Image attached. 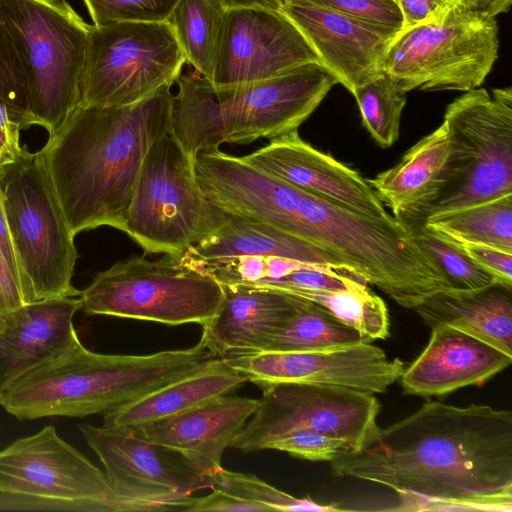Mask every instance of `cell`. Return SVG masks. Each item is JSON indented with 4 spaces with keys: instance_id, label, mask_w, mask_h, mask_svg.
Returning <instances> with one entry per match:
<instances>
[{
    "instance_id": "cell-7",
    "label": "cell",
    "mask_w": 512,
    "mask_h": 512,
    "mask_svg": "<svg viewBox=\"0 0 512 512\" xmlns=\"http://www.w3.org/2000/svg\"><path fill=\"white\" fill-rule=\"evenodd\" d=\"M25 61L34 125L49 135L79 104L90 26L66 0H0Z\"/></svg>"
},
{
    "instance_id": "cell-15",
    "label": "cell",
    "mask_w": 512,
    "mask_h": 512,
    "mask_svg": "<svg viewBox=\"0 0 512 512\" xmlns=\"http://www.w3.org/2000/svg\"><path fill=\"white\" fill-rule=\"evenodd\" d=\"M249 382L334 385L382 394L405 369L399 358L390 359L381 348L359 344L322 351H259L223 357Z\"/></svg>"
},
{
    "instance_id": "cell-1",
    "label": "cell",
    "mask_w": 512,
    "mask_h": 512,
    "mask_svg": "<svg viewBox=\"0 0 512 512\" xmlns=\"http://www.w3.org/2000/svg\"><path fill=\"white\" fill-rule=\"evenodd\" d=\"M331 463L396 492L399 510L511 512L512 412L426 402Z\"/></svg>"
},
{
    "instance_id": "cell-14",
    "label": "cell",
    "mask_w": 512,
    "mask_h": 512,
    "mask_svg": "<svg viewBox=\"0 0 512 512\" xmlns=\"http://www.w3.org/2000/svg\"><path fill=\"white\" fill-rule=\"evenodd\" d=\"M0 493L119 512L103 471L63 440L53 426L0 451Z\"/></svg>"
},
{
    "instance_id": "cell-10",
    "label": "cell",
    "mask_w": 512,
    "mask_h": 512,
    "mask_svg": "<svg viewBox=\"0 0 512 512\" xmlns=\"http://www.w3.org/2000/svg\"><path fill=\"white\" fill-rule=\"evenodd\" d=\"M496 18L454 10L437 22L402 30L381 65L405 93L480 87L498 57Z\"/></svg>"
},
{
    "instance_id": "cell-17",
    "label": "cell",
    "mask_w": 512,
    "mask_h": 512,
    "mask_svg": "<svg viewBox=\"0 0 512 512\" xmlns=\"http://www.w3.org/2000/svg\"><path fill=\"white\" fill-rule=\"evenodd\" d=\"M253 167L360 214L390 220L374 189L356 170L301 139L297 131L241 157Z\"/></svg>"
},
{
    "instance_id": "cell-6",
    "label": "cell",
    "mask_w": 512,
    "mask_h": 512,
    "mask_svg": "<svg viewBox=\"0 0 512 512\" xmlns=\"http://www.w3.org/2000/svg\"><path fill=\"white\" fill-rule=\"evenodd\" d=\"M0 187L25 304L78 297L74 235L40 151L0 168Z\"/></svg>"
},
{
    "instance_id": "cell-32",
    "label": "cell",
    "mask_w": 512,
    "mask_h": 512,
    "mask_svg": "<svg viewBox=\"0 0 512 512\" xmlns=\"http://www.w3.org/2000/svg\"><path fill=\"white\" fill-rule=\"evenodd\" d=\"M213 488L260 504L270 511H342L335 504H323L309 498H297L250 474L224 468L210 475Z\"/></svg>"
},
{
    "instance_id": "cell-43",
    "label": "cell",
    "mask_w": 512,
    "mask_h": 512,
    "mask_svg": "<svg viewBox=\"0 0 512 512\" xmlns=\"http://www.w3.org/2000/svg\"><path fill=\"white\" fill-rule=\"evenodd\" d=\"M0 251L4 257V260L7 264L10 272L12 273L13 277L16 279V281L18 282V284L20 286L17 262H16V257H15L11 237H10L6 214H5L1 187H0Z\"/></svg>"
},
{
    "instance_id": "cell-22",
    "label": "cell",
    "mask_w": 512,
    "mask_h": 512,
    "mask_svg": "<svg viewBox=\"0 0 512 512\" xmlns=\"http://www.w3.org/2000/svg\"><path fill=\"white\" fill-rule=\"evenodd\" d=\"M78 310V297H63L0 314V387L75 341L73 317Z\"/></svg>"
},
{
    "instance_id": "cell-18",
    "label": "cell",
    "mask_w": 512,
    "mask_h": 512,
    "mask_svg": "<svg viewBox=\"0 0 512 512\" xmlns=\"http://www.w3.org/2000/svg\"><path fill=\"white\" fill-rule=\"evenodd\" d=\"M281 11L301 31L320 63L352 95L382 73L393 37L305 0H283Z\"/></svg>"
},
{
    "instance_id": "cell-9",
    "label": "cell",
    "mask_w": 512,
    "mask_h": 512,
    "mask_svg": "<svg viewBox=\"0 0 512 512\" xmlns=\"http://www.w3.org/2000/svg\"><path fill=\"white\" fill-rule=\"evenodd\" d=\"M226 211L201 189L192 156L167 133L141 165L124 231L145 253L183 255L208 239Z\"/></svg>"
},
{
    "instance_id": "cell-41",
    "label": "cell",
    "mask_w": 512,
    "mask_h": 512,
    "mask_svg": "<svg viewBox=\"0 0 512 512\" xmlns=\"http://www.w3.org/2000/svg\"><path fill=\"white\" fill-rule=\"evenodd\" d=\"M23 129L6 105L0 101V168L17 161L25 149L20 145V130Z\"/></svg>"
},
{
    "instance_id": "cell-20",
    "label": "cell",
    "mask_w": 512,
    "mask_h": 512,
    "mask_svg": "<svg viewBox=\"0 0 512 512\" xmlns=\"http://www.w3.org/2000/svg\"><path fill=\"white\" fill-rule=\"evenodd\" d=\"M258 405L259 399L227 394L131 433L179 452L195 468L211 475L223 468L225 449Z\"/></svg>"
},
{
    "instance_id": "cell-2",
    "label": "cell",
    "mask_w": 512,
    "mask_h": 512,
    "mask_svg": "<svg viewBox=\"0 0 512 512\" xmlns=\"http://www.w3.org/2000/svg\"><path fill=\"white\" fill-rule=\"evenodd\" d=\"M172 84L124 106H76L39 150L72 234L124 231L151 145L171 130Z\"/></svg>"
},
{
    "instance_id": "cell-29",
    "label": "cell",
    "mask_w": 512,
    "mask_h": 512,
    "mask_svg": "<svg viewBox=\"0 0 512 512\" xmlns=\"http://www.w3.org/2000/svg\"><path fill=\"white\" fill-rule=\"evenodd\" d=\"M372 342L323 307L299 297L295 313L264 351H322Z\"/></svg>"
},
{
    "instance_id": "cell-8",
    "label": "cell",
    "mask_w": 512,
    "mask_h": 512,
    "mask_svg": "<svg viewBox=\"0 0 512 512\" xmlns=\"http://www.w3.org/2000/svg\"><path fill=\"white\" fill-rule=\"evenodd\" d=\"M78 299L87 315L202 326L218 312L223 288L184 255L131 256L99 272Z\"/></svg>"
},
{
    "instance_id": "cell-25",
    "label": "cell",
    "mask_w": 512,
    "mask_h": 512,
    "mask_svg": "<svg viewBox=\"0 0 512 512\" xmlns=\"http://www.w3.org/2000/svg\"><path fill=\"white\" fill-rule=\"evenodd\" d=\"M184 256L192 262L240 256L276 257L345 269L334 256L305 240L227 211L224 222L214 233L190 248Z\"/></svg>"
},
{
    "instance_id": "cell-42",
    "label": "cell",
    "mask_w": 512,
    "mask_h": 512,
    "mask_svg": "<svg viewBox=\"0 0 512 512\" xmlns=\"http://www.w3.org/2000/svg\"><path fill=\"white\" fill-rule=\"evenodd\" d=\"M24 304L20 286L0 251V314L15 310Z\"/></svg>"
},
{
    "instance_id": "cell-27",
    "label": "cell",
    "mask_w": 512,
    "mask_h": 512,
    "mask_svg": "<svg viewBox=\"0 0 512 512\" xmlns=\"http://www.w3.org/2000/svg\"><path fill=\"white\" fill-rule=\"evenodd\" d=\"M421 224L455 244L485 245L512 253V195L435 214Z\"/></svg>"
},
{
    "instance_id": "cell-21",
    "label": "cell",
    "mask_w": 512,
    "mask_h": 512,
    "mask_svg": "<svg viewBox=\"0 0 512 512\" xmlns=\"http://www.w3.org/2000/svg\"><path fill=\"white\" fill-rule=\"evenodd\" d=\"M223 300L200 340L220 358L264 351L295 313L299 297L267 287L221 284Z\"/></svg>"
},
{
    "instance_id": "cell-11",
    "label": "cell",
    "mask_w": 512,
    "mask_h": 512,
    "mask_svg": "<svg viewBox=\"0 0 512 512\" xmlns=\"http://www.w3.org/2000/svg\"><path fill=\"white\" fill-rule=\"evenodd\" d=\"M185 63L168 20L91 25L78 105L133 104L173 85Z\"/></svg>"
},
{
    "instance_id": "cell-39",
    "label": "cell",
    "mask_w": 512,
    "mask_h": 512,
    "mask_svg": "<svg viewBox=\"0 0 512 512\" xmlns=\"http://www.w3.org/2000/svg\"><path fill=\"white\" fill-rule=\"evenodd\" d=\"M174 511H259L268 512L267 508L236 496H233L220 489H212V492L203 497L193 495L181 499L175 506Z\"/></svg>"
},
{
    "instance_id": "cell-13",
    "label": "cell",
    "mask_w": 512,
    "mask_h": 512,
    "mask_svg": "<svg viewBox=\"0 0 512 512\" xmlns=\"http://www.w3.org/2000/svg\"><path fill=\"white\" fill-rule=\"evenodd\" d=\"M78 429L104 467L119 512L174 511L181 499L213 488L210 475L173 449L104 426Z\"/></svg>"
},
{
    "instance_id": "cell-34",
    "label": "cell",
    "mask_w": 512,
    "mask_h": 512,
    "mask_svg": "<svg viewBox=\"0 0 512 512\" xmlns=\"http://www.w3.org/2000/svg\"><path fill=\"white\" fill-rule=\"evenodd\" d=\"M0 101L23 128L34 125L30 115L29 82L25 61L13 36L1 20Z\"/></svg>"
},
{
    "instance_id": "cell-16",
    "label": "cell",
    "mask_w": 512,
    "mask_h": 512,
    "mask_svg": "<svg viewBox=\"0 0 512 512\" xmlns=\"http://www.w3.org/2000/svg\"><path fill=\"white\" fill-rule=\"evenodd\" d=\"M309 63L320 61L301 31L281 10L231 9L225 12L210 83L222 87L261 81Z\"/></svg>"
},
{
    "instance_id": "cell-26",
    "label": "cell",
    "mask_w": 512,
    "mask_h": 512,
    "mask_svg": "<svg viewBox=\"0 0 512 512\" xmlns=\"http://www.w3.org/2000/svg\"><path fill=\"white\" fill-rule=\"evenodd\" d=\"M447 157V129L436 130L408 149L393 167L367 179L393 216L413 218L436 195Z\"/></svg>"
},
{
    "instance_id": "cell-33",
    "label": "cell",
    "mask_w": 512,
    "mask_h": 512,
    "mask_svg": "<svg viewBox=\"0 0 512 512\" xmlns=\"http://www.w3.org/2000/svg\"><path fill=\"white\" fill-rule=\"evenodd\" d=\"M407 224L410 225L419 247L436 262L451 288L472 290L496 282L458 245L442 238L421 223Z\"/></svg>"
},
{
    "instance_id": "cell-23",
    "label": "cell",
    "mask_w": 512,
    "mask_h": 512,
    "mask_svg": "<svg viewBox=\"0 0 512 512\" xmlns=\"http://www.w3.org/2000/svg\"><path fill=\"white\" fill-rule=\"evenodd\" d=\"M414 310L431 329L447 325L468 333L512 356V285L438 290Z\"/></svg>"
},
{
    "instance_id": "cell-5",
    "label": "cell",
    "mask_w": 512,
    "mask_h": 512,
    "mask_svg": "<svg viewBox=\"0 0 512 512\" xmlns=\"http://www.w3.org/2000/svg\"><path fill=\"white\" fill-rule=\"evenodd\" d=\"M443 122L447 157L436 195L406 223L512 195V89L464 92Z\"/></svg>"
},
{
    "instance_id": "cell-24",
    "label": "cell",
    "mask_w": 512,
    "mask_h": 512,
    "mask_svg": "<svg viewBox=\"0 0 512 512\" xmlns=\"http://www.w3.org/2000/svg\"><path fill=\"white\" fill-rule=\"evenodd\" d=\"M247 379L217 358L201 369L103 414L102 426L134 432L207 403L242 387Z\"/></svg>"
},
{
    "instance_id": "cell-19",
    "label": "cell",
    "mask_w": 512,
    "mask_h": 512,
    "mask_svg": "<svg viewBox=\"0 0 512 512\" xmlns=\"http://www.w3.org/2000/svg\"><path fill=\"white\" fill-rule=\"evenodd\" d=\"M511 363L512 356L496 347L461 330L438 325L399 380L405 394L442 396L480 386Z\"/></svg>"
},
{
    "instance_id": "cell-38",
    "label": "cell",
    "mask_w": 512,
    "mask_h": 512,
    "mask_svg": "<svg viewBox=\"0 0 512 512\" xmlns=\"http://www.w3.org/2000/svg\"><path fill=\"white\" fill-rule=\"evenodd\" d=\"M403 16L402 30L441 21L454 10H466L467 0H396ZM401 30V31H402Z\"/></svg>"
},
{
    "instance_id": "cell-40",
    "label": "cell",
    "mask_w": 512,
    "mask_h": 512,
    "mask_svg": "<svg viewBox=\"0 0 512 512\" xmlns=\"http://www.w3.org/2000/svg\"><path fill=\"white\" fill-rule=\"evenodd\" d=\"M456 245L496 282L512 285V253L485 245Z\"/></svg>"
},
{
    "instance_id": "cell-36",
    "label": "cell",
    "mask_w": 512,
    "mask_h": 512,
    "mask_svg": "<svg viewBox=\"0 0 512 512\" xmlns=\"http://www.w3.org/2000/svg\"><path fill=\"white\" fill-rule=\"evenodd\" d=\"M342 14L395 38L403 27V16L396 0H305Z\"/></svg>"
},
{
    "instance_id": "cell-12",
    "label": "cell",
    "mask_w": 512,
    "mask_h": 512,
    "mask_svg": "<svg viewBox=\"0 0 512 512\" xmlns=\"http://www.w3.org/2000/svg\"><path fill=\"white\" fill-rule=\"evenodd\" d=\"M260 388L259 405L231 442L232 448L243 452L266 450L280 436L307 429L342 439L358 452L380 431V403L372 393L311 383H277Z\"/></svg>"
},
{
    "instance_id": "cell-35",
    "label": "cell",
    "mask_w": 512,
    "mask_h": 512,
    "mask_svg": "<svg viewBox=\"0 0 512 512\" xmlns=\"http://www.w3.org/2000/svg\"><path fill=\"white\" fill-rule=\"evenodd\" d=\"M180 0H83L93 25L164 22Z\"/></svg>"
},
{
    "instance_id": "cell-37",
    "label": "cell",
    "mask_w": 512,
    "mask_h": 512,
    "mask_svg": "<svg viewBox=\"0 0 512 512\" xmlns=\"http://www.w3.org/2000/svg\"><path fill=\"white\" fill-rule=\"evenodd\" d=\"M266 450H277L310 461H333L354 452L342 439L313 430H296L286 433L269 443Z\"/></svg>"
},
{
    "instance_id": "cell-4",
    "label": "cell",
    "mask_w": 512,
    "mask_h": 512,
    "mask_svg": "<svg viewBox=\"0 0 512 512\" xmlns=\"http://www.w3.org/2000/svg\"><path fill=\"white\" fill-rule=\"evenodd\" d=\"M175 83L170 132L194 156L224 143L248 144L297 131L338 80L322 64L309 63L237 85L214 87L195 71Z\"/></svg>"
},
{
    "instance_id": "cell-3",
    "label": "cell",
    "mask_w": 512,
    "mask_h": 512,
    "mask_svg": "<svg viewBox=\"0 0 512 512\" xmlns=\"http://www.w3.org/2000/svg\"><path fill=\"white\" fill-rule=\"evenodd\" d=\"M211 360L212 354L201 342L148 355H112L87 349L78 337L57 355L5 382L0 387V405L19 420L104 414Z\"/></svg>"
},
{
    "instance_id": "cell-31",
    "label": "cell",
    "mask_w": 512,
    "mask_h": 512,
    "mask_svg": "<svg viewBox=\"0 0 512 512\" xmlns=\"http://www.w3.org/2000/svg\"><path fill=\"white\" fill-rule=\"evenodd\" d=\"M406 94L382 71L357 88L353 95L363 126L382 148H389L398 140Z\"/></svg>"
},
{
    "instance_id": "cell-30",
    "label": "cell",
    "mask_w": 512,
    "mask_h": 512,
    "mask_svg": "<svg viewBox=\"0 0 512 512\" xmlns=\"http://www.w3.org/2000/svg\"><path fill=\"white\" fill-rule=\"evenodd\" d=\"M310 300L342 323L368 336L372 341L389 335V314L385 302L367 286L346 290H280Z\"/></svg>"
},
{
    "instance_id": "cell-44",
    "label": "cell",
    "mask_w": 512,
    "mask_h": 512,
    "mask_svg": "<svg viewBox=\"0 0 512 512\" xmlns=\"http://www.w3.org/2000/svg\"><path fill=\"white\" fill-rule=\"evenodd\" d=\"M224 11L246 7L281 10L283 0H211Z\"/></svg>"
},
{
    "instance_id": "cell-28",
    "label": "cell",
    "mask_w": 512,
    "mask_h": 512,
    "mask_svg": "<svg viewBox=\"0 0 512 512\" xmlns=\"http://www.w3.org/2000/svg\"><path fill=\"white\" fill-rule=\"evenodd\" d=\"M225 12L211 0H180L168 19L186 63L209 82L221 45Z\"/></svg>"
}]
</instances>
